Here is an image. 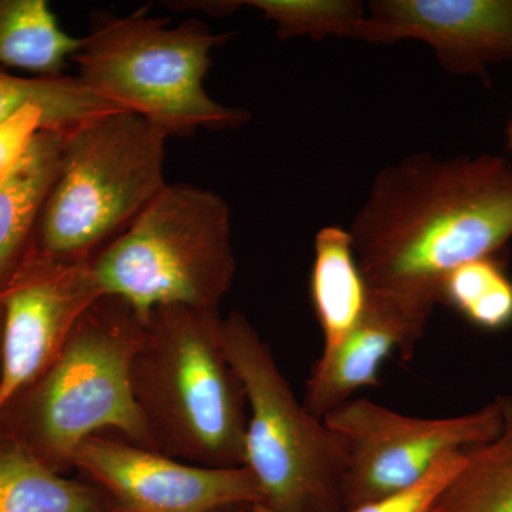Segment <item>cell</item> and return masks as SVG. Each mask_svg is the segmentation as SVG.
I'll return each mask as SVG.
<instances>
[{
    "instance_id": "cell-1",
    "label": "cell",
    "mask_w": 512,
    "mask_h": 512,
    "mask_svg": "<svg viewBox=\"0 0 512 512\" xmlns=\"http://www.w3.org/2000/svg\"><path fill=\"white\" fill-rule=\"evenodd\" d=\"M349 234L370 288L439 305L451 271L511 241L512 163L410 154L377 173Z\"/></svg>"
},
{
    "instance_id": "cell-2",
    "label": "cell",
    "mask_w": 512,
    "mask_h": 512,
    "mask_svg": "<svg viewBox=\"0 0 512 512\" xmlns=\"http://www.w3.org/2000/svg\"><path fill=\"white\" fill-rule=\"evenodd\" d=\"M220 309L161 306L131 362V389L158 453L244 467L248 402L229 362Z\"/></svg>"
},
{
    "instance_id": "cell-3",
    "label": "cell",
    "mask_w": 512,
    "mask_h": 512,
    "mask_svg": "<svg viewBox=\"0 0 512 512\" xmlns=\"http://www.w3.org/2000/svg\"><path fill=\"white\" fill-rule=\"evenodd\" d=\"M144 325L126 302L100 298L45 375L0 410V429L60 474L73 470L77 448L97 434L156 451L131 389Z\"/></svg>"
},
{
    "instance_id": "cell-4",
    "label": "cell",
    "mask_w": 512,
    "mask_h": 512,
    "mask_svg": "<svg viewBox=\"0 0 512 512\" xmlns=\"http://www.w3.org/2000/svg\"><path fill=\"white\" fill-rule=\"evenodd\" d=\"M100 13L73 56L79 79L101 99L143 117L168 137L200 128L225 130L248 123V111L212 99L204 86L211 52L232 33L215 35L204 22Z\"/></svg>"
},
{
    "instance_id": "cell-5",
    "label": "cell",
    "mask_w": 512,
    "mask_h": 512,
    "mask_svg": "<svg viewBox=\"0 0 512 512\" xmlns=\"http://www.w3.org/2000/svg\"><path fill=\"white\" fill-rule=\"evenodd\" d=\"M92 268L103 295L143 322L161 306L220 309L237 274L227 201L197 185L167 184Z\"/></svg>"
},
{
    "instance_id": "cell-6",
    "label": "cell",
    "mask_w": 512,
    "mask_h": 512,
    "mask_svg": "<svg viewBox=\"0 0 512 512\" xmlns=\"http://www.w3.org/2000/svg\"><path fill=\"white\" fill-rule=\"evenodd\" d=\"M167 138L128 111L69 131L30 247L57 261L92 262L164 190Z\"/></svg>"
},
{
    "instance_id": "cell-7",
    "label": "cell",
    "mask_w": 512,
    "mask_h": 512,
    "mask_svg": "<svg viewBox=\"0 0 512 512\" xmlns=\"http://www.w3.org/2000/svg\"><path fill=\"white\" fill-rule=\"evenodd\" d=\"M225 350L247 393L244 467L262 512H345L342 441L296 399L271 346L241 312L222 322Z\"/></svg>"
},
{
    "instance_id": "cell-8",
    "label": "cell",
    "mask_w": 512,
    "mask_h": 512,
    "mask_svg": "<svg viewBox=\"0 0 512 512\" xmlns=\"http://www.w3.org/2000/svg\"><path fill=\"white\" fill-rule=\"evenodd\" d=\"M345 448V512L413 487L439 458L494 440L503 430L497 397L461 416L426 419L353 397L323 417Z\"/></svg>"
},
{
    "instance_id": "cell-9",
    "label": "cell",
    "mask_w": 512,
    "mask_h": 512,
    "mask_svg": "<svg viewBox=\"0 0 512 512\" xmlns=\"http://www.w3.org/2000/svg\"><path fill=\"white\" fill-rule=\"evenodd\" d=\"M103 296L92 262L70 264L29 248L0 289V410L45 375Z\"/></svg>"
},
{
    "instance_id": "cell-10",
    "label": "cell",
    "mask_w": 512,
    "mask_h": 512,
    "mask_svg": "<svg viewBox=\"0 0 512 512\" xmlns=\"http://www.w3.org/2000/svg\"><path fill=\"white\" fill-rule=\"evenodd\" d=\"M73 470L99 488L109 512H212L261 504V490L247 467L185 463L116 434L83 441Z\"/></svg>"
},
{
    "instance_id": "cell-11",
    "label": "cell",
    "mask_w": 512,
    "mask_h": 512,
    "mask_svg": "<svg viewBox=\"0 0 512 512\" xmlns=\"http://www.w3.org/2000/svg\"><path fill=\"white\" fill-rule=\"evenodd\" d=\"M356 40H419L454 76L490 83V67L512 63V0H373Z\"/></svg>"
},
{
    "instance_id": "cell-12",
    "label": "cell",
    "mask_w": 512,
    "mask_h": 512,
    "mask_svg": "<svg viewBox=\"0 0 512 512\" xmlns=\"http://www.w3.org/2000/svg\"><path fill=\"white\" fill-rule=\"evenodd\" d=\"M434 308L410 296L370 288L362 319L338 348L322 353L312 366L303 406L323 419L360 390L380 386V370L387 359H412Z\"/></svg>"
},
{
    "instance_id": "cell-13",
    "label": "cell",
    "mask_w": 512,
    "mask_h": 512,
    "mask_svg": "<svg viewBox=\"0 0 512 512\" xmlns=\"http://www.w3.org/2000/svg\"><path fill=\"white\" fill-rule=\"evenodd\" d=\"M67 133L40 130L0 184V289L29 251L37 222L62 168Z\"/></svg>"
},
{
    "instance_id": "cell-14",
    "label": "cell",
    "mask_w": 512,
    "mask_h": 512,
    "mask_svg": "<svg viewBox=\"0 0 512 512\" xmlns=\"http://www.w3.org/2000/svg\"><path fill=\"white\" fill-rule=\"evenodd\" d=\"M369 291L349 231L336 225L320 229L313 244L309 295L322 330V353L338 348L359 323Z\"/></svg>"
},
{
    "instance_id": "cell-15",
    "label": "cell",
    "mask_w": 512,
    "mask_h": 512,
    "mask_svg": "<svg viewBox=\"0 0 512 512\" xmlns=\"http://www.w3.org/2000/svg\"><path fill=\"white\" fill-rule=\"evenodd\" d=\"M0 512H109L103 493L46 466L0 429Z\"/></svg>"
},
{
    "instance_id": "cell-16",
    "label": "cell",
    "mask_w": 512,
    "mask_h": 512,
    "mask_svg": "<svg viewBox=\"0 0 512 512\" xmlns=\"http://www.w3.org/2000/svg\"><path fill=\"white\" fill-rule=\"evenodd\" d=\"M80 46L82 37L60 28L46 0H0V63L62 76Z\"/></svg>"
},
{
    "instance_id": "cell-17",
    "label": "cell",
    "mask_w": 512,
    "mask_h": 512,
    "mask_svg": "<svg viewBox=\"0 0 512 512\" xmlns=\"http://www.w3.org/2000/svg\"><path fill=\"white\" fill-rule=\"evenodd\" d=\"M503 430L467 450L463 468L441 491L434 512H512V396H497Z\"/></svg>"
},
{
    "instance_id": "cell-18",
    "label": "cell",
    "mask_w": 512,
    "mask_h": 512,
    "mask_svg": "<svg viewBox=\"0 0 512 512\" xmlns=\"http://www.w3.org/2000/svg\"><path fill=\"white\" fill-rule=\"evenodd\" d=\"M29 107L45 114L47 130L64 133L124 111L97 96L79 77H18L0 72V123Z\"/></svg>"
},
{
    "instance_id": "cell-19",
    "label": "cell",
    "mask_w": 512,
    "mask_h": 512,
    "mask_svg": "<svg viewBox=\"0 0 512 512\" xmlns=\"http://www.w3.org/2000/svg\"><path fill=\"white\" fill-rule=\"evenodd\" d=\"M439 303L488 332L512 326V279L497 255L473 259L441 281Z\"/></svg>"
},
{
    "instance_id": "cell-20",
    "label": "cell",
    "mask_w": 512,
    "mask_h": 512,
    "mask_svg": "<svg viewBox=\"0 0 512 512\" xmlns=\"http://www.w3.org/2000/svg\"><path fill=\"white\" fill-rule=\"evenodd\" d=\"M251 6L272 20L279 39L309 36L323 40L328 36L355 39L363 19L365 6L356 0H248Z\"/></svg>"
},
{
    "instance_id": "cell-21",
    "label": "cell",
    "mask_w": 512,
    "mask_h": 512,
    "mask_svg": "<svg viewBox=\"0 0 512 512\" xmlns=\"http://www.w3.org/2000/svg\"><path fill=\"white\" fill-rule=\"evenodd\" d=\"M467 451L448 453L437 460L429 474L413 487L349 512H434L441 491L463 468Z\"/></svg>"
},
{
    "instance_id": "cell-22",
    "label": "cell",
    "mask_w": 512,
    "mask_h": 512,
    "mask_svg": "<svg viewBox=\"0 0 512 512\" xmlns=\"http://www.w3.org/2000/svg\"><path fill=\"white\" fill-rule=\"evenodd\" d=\"M40 130H47V123L45 114L35 107L0 123V184L15 170Z\"/></svg>"
},
{
    "instance_id": "cell-23",
    "label": "cell",
    "mask_w": 512,
    "mask_h": 512,
    "mask_svg": "<svg viewBox=\"0 0 512 512\" xmlns=\"http://www.w3.org/2000/svg\"><path fill=\"white\" fill-rule=\"evenodd\" d=\"M212 512H262V510L255 504H231Z\"/></svg>"
},
{
    "instance_id": "cell-24",
    "label": "cell",
    "mask_w": 512,
    "mask_h": 512,
    "mask_svg": "<svg viewBox=\"0 0 512 512\" xmlns=\"http://www.w3.org/2000/svg\"><path fill=\"white\" fill-rule=\"evenodd\" d=\"M2 325H3V311H2V303H0V356H2Z\"/></svg>"
},
{
    "instance_id": "cell-25",
    "label": "cell",
    "mask_w": 512,
    "mask_h": 512,
    "mask_svg": "<svg viewBox=\"0 0 512 512\" xmlns=\"http://www.w3.org/2000/svg\"><path fill=\"white\" fill-rule=\"evenodd\" d=\"M507 136H508V147H510L512 150V117L510 120V124H508Z\"/></svg>"
}]
</instances>
